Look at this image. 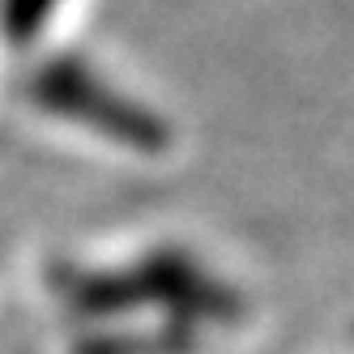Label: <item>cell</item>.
I'll return each instance as SVG.
<instances>
[{"label":"cell","instance_id":"obj_1","mask_svg":"<svg viewBox=\"0 0 354 354\" xmlns=\"http://www.w3.org/2000/svg\"><path fill=\"white\" fill-rule=\"evenodd\" d=\"M26 103L52 124H64L73 133L98 137L124 149H162L167 124L158 111H149L137 94L120 90L107 68L86 60L77 47H56L35 60L21 82Z\"/></svg>","mask_w":354,"mask_h":354},{"label":"cell","instance_id":"obj_2","mask_svg":"<svg viewBox=\"0 0 354 354\" xmlns=\"http://www.w3.org/2000/svg\"><path fill=\"white\" fill-rule=\"evenodd\" d=\"M68 0H0V43L17 56H30L56 30Z\"/></svg>","mask_w":354,"mask_h":354}]
</instances>
